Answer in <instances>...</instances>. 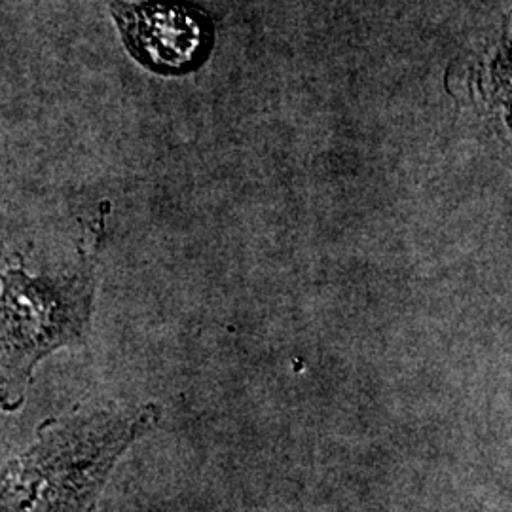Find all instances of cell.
<instances>
[{"mask_svg":"<svg viewBox=\"0 0 512 512\" xmlns=\"http://www.w3.org/2000/svg\"><path fill=\"white\" fill-rule=\"evenodd\" d=\"M156 420L148 404L44 423L0 473V512L92 511L118 459Z\"/></svg>","mask_w":512,"mask_h":512,"instance_id":"obj_1","label":"cell"},{"mask_svg":"<svg viewBox=\"0 0 512 512\" xmlns=\"http://www.w3.org/2000/svg\"><path fill=\"white\" fill-rule=\"evenodd\" d=\"M0 408L16 410L35 366L55 349L76 344L92 311L88 275L31 277L21 268L0 272Z\"/></svg>","mask_w":512,"mask_h":512,"instance_id":"obj_2","label":"cell"},{"mask_svg":"<svg viewBox=\"0 0 512 512\" xmlns=\"http://www.w3.org/2000/svg\"><path fill=\"white\" fill-rule=\"evenodd\" d=\"M112 16L129 54L148 71L164 76L194 73L215 46L211 16L184 0H114Z\"/></svg>","mask_w":512,"mask_h":512,"instance_id":"obj_3","label":"cell"},{"mask_svg":"<svg viewBox=\"0 0 512 512\" xmlns=\"http://www.w3.org/2000/svg\"><path fill=\"white\" fill-rule=\"evenodd\" d=\"M473 512H480V511H473Z\"/></svg>","mask_w":512,"mask_h":512,"instance_id":"obj_4","label":"cell"}]
</instances>
